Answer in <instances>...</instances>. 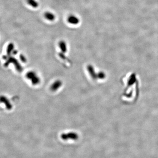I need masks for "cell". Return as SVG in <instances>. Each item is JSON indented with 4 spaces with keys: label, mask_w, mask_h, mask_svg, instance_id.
Returning a JSON list of instances; mask_svg holds the SVG:
<instances>
[{
    "label": "cell",
    "mask_w": 158,
    "mask_h": 158,
    "mask_svg": "<svg viewBox=\"0 0 158 158\" xmlns=\"http://www.w3.org/2000/svg\"><path fill=\"white\" fill-rule=\"evenodd\" d=\"M27 3L32 8H37L39 6V4L36 0H27Z\"/></svg>",
    "instance_id": "cell-3"
},
{
    "label": "cell",
    "mask_w": 158,
    "mask_h": 158,
    "mask_svg": "<svg viewBox=\"0 0 158 158\" xmlns=\"http://www.w3.org/2000/svg\"><path fill=\"white\" fill-rule=\"evenodd\" d=\"M44 17L48 21H53L55 19V16L54 14L50 12H47L44 14Z\"/></svg>",
    "instance_id": "cell-2"
},
{
    "label": "cell",
    "mask_w": 158,
    "mask_h": 158,
    "mask_svg": "<svg viewBox=\"0 0 158 158\" xmlns=\"http://www.w3.org/2000/svg\"><path fill=\"white\" fill-rule=\"evenodd\" d=\"M67 21L69 23L72 25L78 24L80 22V19L76 15H70L67 18Z\"/></svg>",
    "instance_id": "cell-1"
}]
</instances>
